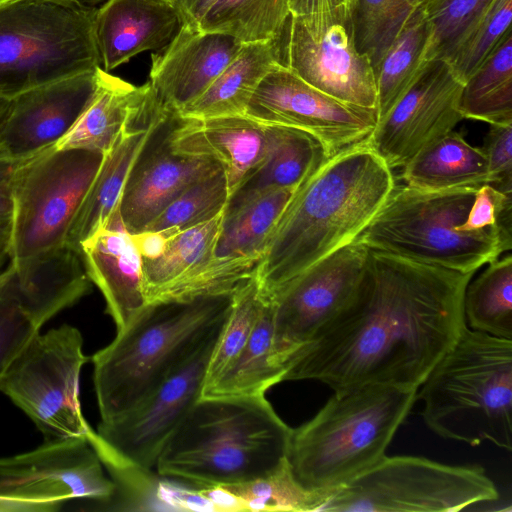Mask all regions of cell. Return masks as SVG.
Listing matches in <instances>:
<instances>
[{"mask_svg": "<svg viewBox=\"0 0 512 512\" xmlns=\"http://www.w3.org/2000/svg\"><path fill=\"white\" fill-rule=\"evenodd\" d=\"M167 1H171V0H167Z\"/></svg>", "mask_w": 512, "mask_h": 512, "instance_id": "db71d44e", "label": "cell"}, {"mask_svg": "<svg viewBox=\"0 0 512 512\" xmlns=\"http://www.w3.org/2000/svg\"><path fill=\"white\" fill-rule=\"evenodd\" d=\"M96 9L62 0L0 2V96L100 67Z\"/></svg>", "mask_w": 512, "mask_h": 512, "instance_id": "ba28073f", "label": "cell"}, {"mask_svg": "<svg viewBox=\"0 0 512 512\" xmlns=\"http://www.w3.org/2000/svg\"><path fill=\"white\" fill-rule=\"evenodd\" d=\"M473 275L370 250L355 295L289 358L284 381L418 389L467 325Z\"/></svg>", "mask_w": 512, "mask_h": 512, "instance_id": "6da1fadb", "label": "cell"}, {"mask_svg": "<svg viewBox=\"0 0 512 512\" xmlns=\"http://www.w3.org/2000/svg\"><path fill=\"white\" fill-rule=\"evenodd\" d=\"M462 87L446 60L430 59L409 89L377 122L367 143L392 170L403 168L464 119L459 111Z\"/></svg>", "mask_w": 512, "mask_h": 512, "instance_id": "e0dca14e", "label": "cell"}, {"mask_svg": "<svg viewBox=\"0 0 512 512\" xmlns=\"http://www.w3.org/2000/svg\"><path fill=\"white\" fill-rule=\"evenodd\" d=\"M512 0H494L446 60L464 83L511 29Z\"/></svg>", "mask_w": 512, "mask_h": 512, "instance_id": "b9f144b4", "label": "cell"}, {"mask_svg": "<svg viewBox=\"0 0 512 512\" xmlns=\"http://www.w3.org/2000/svg\"><path fill=\"white\" fill-rule=\"evenodd\" d=\"M430 43L429 23L417 7L374 68L378 121L418 78L430 60Z\"/></svg>", "mask_w": 512, "mask_h": 512, "instance_id": "4dcf8cb0", "label": "cell"}, {"mask_svg": "<svg viewBox=\"0 0 512 512\" xmlns=\"http://www.w3.org/2000/svg\"><path fill=\"white\" fill-rule=\"evenodd\" d=\"M464 315L470 329L512 339V256L492 261L466 287Z\"/></svg>", "mask_w": 512, "mask_h": 512, "instance_id": "8d00e7d4", "label": "cell"}, {"mask_svg": "<svg viewBox=\"0 0 512 512\" xmlns=\"http://www.w3.org/2000/svg\"><path fill=\"white\" fill-rule=\"evenodd\" d=\"M8 228H0V245L8 242Z\"/></svg>", "mask_w": 512, "mask_h": 512, "instance_id": "f5cc1de1", "label": "cell"}, {"mask_svg": "<svg viewBox=\"0 0 512 512\" xmlns=\"http://www.w3.org/2000/svg\"><path fill=\"white\" fill-rule=\"evenodd\" d=\"M217 512L320 511L329 492L304 489L293 477L286 461L273 472L254 480L210 488Z\"/></svg>", "mask_w": 512, "mask_h": 512, "instance_id": "f546056e", "label": "cell"}, {"mask_svg": "<svg viewBox=\"0 0 512 512\" xmlns=\"http://www.w3.org/2000/svg\"><path fill=\"white\" fill-rule=\"evenodd\" d=\"M395 188L367 139L325 160L277 222L255 277L269 299L307 268L352 243Z\"/></svg>", "mask_w": 512, "mask_h": 512, "instance_id": "7a4b0ae2", "label": "cell"}, {"mask_svg": "<svg viewBox=\"0 0 512 512\" xmlns=\"http://www.w3.org/2000/svg\"><path fill=\"white\" fill-rule=\"evenodd\" d=\"M217 339L132 409L113 420L100 421L90 433L88 441L109 474L153 471L163 447L201 396Z\"/></svg>", "mask_w": 512, "mask_h": 512, "instance_id": "4fadbf2b", "label": "cell"}, {"mask_svg": "<svg viewBox=\"0 0 512 512\" xmlns=\"http://www.w3.org/2000/svg\"><path fill=\"white\" fill-rule=\"evenodd\" d=\"M224 213L174 234L160 256L142 259L143 291L147 304L163 288L213 256Z\"/></svg>", "mask_w": 512, "mask_h": 512, "instance_id": "e575fe53", "label": "cell"}, {"mask_svg": "<svg viewBox=\"0 0 512 512\" xmlns=\"http://www.w3.org/2000/svg\"><path fill=\"white\" fill-rule=\"evenodd\" d=\"M218 0H171L183 23L196 26Z\"/></svg>", "mask_w": 512, "mask_h": 512, "instance_id": "681fc988", "label": "cell"}, {"mask_svg": "<svg viewBox=\"0 0 512 512\" xmlns=\"http://www.w3.org/2000/svg\"><path fill=\"white\" fill-rule=\"evenodd\" d=\"M245 116L314 136L330 157L365 141L378 122L376 109L339 101L305 82L284 63L275 65L252 95Z\"/></svg>", "mask_w": 512, "mask_h": 512, "instance_id": "2e32d148", "label": "cell"}, {"mask_svg": "<svg viewBox=\"0 0 512 512\" xmlns=\"http://www.w3.org/2000/svg\"><path fill=\"white\" fill-rule=\"evenodd\" d=\"M328 158L323 145L311 134L267 126L264 157L231 194L225 213L267 192L299 188Z\"/></svg>", "mask_w": 512, "mask_h": 512, "instance_id": "484cf974", "label": "cell"}, {"mask_svg": "<svg viewBox=\"0 0 512 512\" xmlns=\"http://www.w3.org/2000/svg\"><path fill=\"white\" fill-rule=\"evenodd\" d=\"M88 277L101 291L116 329L130 323L147 305L142 258L125 229L119 208L80 247Z\"/></svg>", "mask_w": 512, "mask_h": 512, "instance_id": "7402d4cb", "label": "cell"}, {"mask_svg": "<svg viewBox=\"0 0 512 512\" xmlns=\"http://www.w3.org/2000/svg\"><path fill=\"white\" fill-rule=\"evenodd\" d=\"M459 111L464 119L512 125V30L463 83Z\"/></svg>", "mask_w": 512, "mask_h": 512, "instance_id": "836d02e7", "label": "cell"}, {"mask_svg": "<svg viewBox=\"0 0 512 512\" xmlns=\"http://www.w3.org/2000/svg\"><path fill=\"white\" fill-rule=\"evenodd\" d=\"M266 300L255 275L233 293L232 308L209 359L202 391L212 385L242 351Z\"/></svg>", "mask_w": 512, "mask_h": 512, "instance_id": "ab89813d", "label": "cell"}, {"mask_svg": "<svg viewBox=\"0 0 512 512\" xmlns=\"http://www.w3.org/2000/svg\"><path fill=\"white\" fill-rule=\"evenodd\" d=\"M104 154L50 146L21 161L13 186L8 256L13 265L66 245Z\"/></svg>", "mask_w": 512, "mask_h": 512, "instance_id": "9c48e42d", "label": "cell"}, {"mask_svg": "<svg viewBox=\"0 0 512 512\" xmlns=\"http://www.w3.org/2000/svg\"><path fill=\"white\" fill-rule=\"evenodd\" d=\"M417 7L416 0H353L355 44L373 69Z\"/></svg>", "mask_w": 512, "mask_h": 512, "instance_id": "74e56055", "label": "cell"}, {"mask_svg": "<svg viewBox=\"0 0 512 512\" xmlns=\"http://www.w3.org/2000/svg\"><path fill=\"white\" fill-rule=\"evenodd\" d=\"M242 46L230 35L183 24L174 39L151 57L148 83L157 104L177 114L208 89Z\"/></svg>", "mask_w": 512, "mask_h": 512, "instance_id": "ffe728a7", "label": "cell"}, {"mask_svg": "<svg viewBox=\"0 0 512 512\" xmlns=\"http://www.w3.org/2000/svg\"><path fill=\"white\" fill-rule=\"evenodd\" d=\"M87 361L74 326L39 332L2 376L0 392L33 421L45 442L88 438L93 429L79 400L80 372Z\"/></svg>", "mask_w": 512, "mask_h": 512, "instance_id": "8fae6325", "label": "cell"}, {"mask_svg": "<svg viewBox=\"0 0 512 512\" xmlns=\"http://www.w3.org/2000/svg\"><path fill=\"white\" fill-rule=\"evenodd\" d=\"M96 87L97 68L13 96L0 124V150L23 160L55 145L74 125Z\"/></svg>", "mask_w": 512, "mask_h": 512, "instance_id": "d6986e66", "label": "cell"}, {"mask_svg": "<svg viewBox=\"0 0 512 512\" xmlns=\"http://www.w3.org/2000/svg\"><path fill=\"white\" fill-rule=\"evenodd\" d=\"M280 39L243 44L208 89L177 115L195 119L244 116L259 83L275 65L283 63Z\"/></svg>", "mask_w": 512, "mask_h": 512, "instance_id": "83f0119b", "label": "cell"}, {"mask_svg": "<svg viewBox=\"0 0 512 512\" xmlns=\"http://www.w3.org/2000/svg\"><path fill=\"white\" fill-rule=\"evenodd\" d=\"M162 111L148 83L147 95L137 117L103 156L70 227L66 240L68 246L80 252L81 244L104 226L119 208L131 169Z\"/></svg>", "mask_w": 512, "mask_h": 512, "instance_id": "603a6c76", "label": "cell"}, {"mask_svg": "<svg viewBox=\"0 0 512 512\" xmlns=\"http://www.w3.org/2000/svg\"><path fill=\"white\" fill-rule=\"evenodd\" d=\"M353 0H288L290 16H306L351 7Z\"/></svg>", "mask_w": 512, "mask_h": 512, "instance_id": "c3c4849f", "label": "cell"}, {"mask_svg": "<svg viewBox=\"0 0 512 512\" xmlns=\"http://www.w3.org/2000/svg\"><path fill=\"white\" fill-rule=\"evenodd\" d=\"M104 469L86 437L44 442L0 458V512H55L75 499L106 510L116 484Z\"/></svg>", "mask_w": 512, "mask_h": 512, "instance_id": "7c38bea8", "label": "cell"}, {"mask_svg": "<svg viewBox=\"0 0 512 512\" xmlns=\"http://www.w3.org/2000/svg\"><path fill=\"white\" fill-rule=\"evenodd\" d=\"M81 253L67 244L20 265L8 262L4 289L42 327L91 289Z\"/></svg>", "mask_w": 512, "mask_h": 512, "instance_id": "d4e9b609", "label": "cell"}, {"mask_svg": "<svg viewBox=\"0 0 512 512\" xmlns=\"http://www.w3.org/2000/svg\"><path fill=\"white\" fill-rule=\"evenodd\" d=\"M9 262L8 242L0 245V271Z\"/></svg>", "mask_w": 512, "mask_h": 512, "instance_id": "f907efd6", "label": "cell"}, {"mask_svg": "<svg viewBox=\"0 0 512 512\" xmlns=\"http://www.w3.org/2000/svg\"><path fill=\"white\" fill-rule=\"evenodd\" d=\"M370 250L358 241L316 262L270 300L274 363L286 372L289 358L351 301L366 272Z\"/></svg>", "mask_w": 512, "mask_h": 512, "instance_id": "5bb4252c", "label": "cell"}, {"mask_svg": "<svg viewBox=\"0 0 512 512\" xmlns=\"http://www.w3.org/2000/svg\"><path fill=\"white\" fill-rule=\"evenodd\" d=\"M497 227L508 250L512 247V193H504L491 184L479 186L467 218L458 229L479 231Z\"/></svg>", "mask_w": 512, "mask_h": 512, "instance_id": "ee69618b", "label": "cell"}, {"mask_svg": "<svg viewBox=\"0 0 512 512\" xmlns=\"http://www.w3.org/2000/svg\"><path fill=\"white\" fill-rule=\"evenodd\" d=\"M418 389L370 384L334 391L292 429L287 463L306 490L329 492L378 463L417 400Z\"/></svg>", "mask_w": 512, "mask_h": 512, "instance_id": "5b68a950", "label": "cell"}, {"mask_svg": "<svg viewBox=\"0 0 512 512\" xmlns=\"http://www.w3.org/2000/svg\"><path fill=\"white\" fill-rule=\"evenodd\" d=\"M5 276L3 268L0 271V380L16 356L41 329L3 288Z\"/></svg>", "mask_w": 512, "mask_h": 512, "instance_id": "7bdbcfd3", "label": "cell"}, {"mask_svg": "<svg viewBox=\"0 0 512 512\" xmlns=\"http://www.w3.org/2000/svg\"><path fill=\"white\" fill-rule=\"evenodd\" d=\"M169 141L176 153L209 158L219 163L231 196L263 159L267 126L245 115L206 119L177 115Z\"/></svg>", "mask_w": 512, "mask_h": 512, "instance_id": "cb8c5ba5", "label": "cell"}, {"mask_svg": "<svg viewBox=\"0 0 512 512\" xmlns=\"http://www.w3.org/2000/svg\"><path fill=\"white\" fill-rule=\"evenodd\" d=\"M494 0H416L431 30L429 56L447 60Z\"/></svg>", "mask_w": 512, "mask_h": 512, "instance_id": "60d3db41", "label": "cell"}, {"mask_svg": "<svg viewBox=\"0 0 512 512\" xmlns=\"http://www.w3.org/2000/svg\"><path fill=\"white\" fill-rule=\"evenodd\" d=\"M183 24L171 1H105L94 16L100 67L109 72L141 52L161 50L174 39Z\"/></svg>", "mask_w": 512, "mask_h": 512, "instance_id": "44dd1931", "label": "cell"}, {"mask_svg": "<svg viewBox=\"0 0 512 512\" xmlns=\"http://www.w3.org/2000/svg\"><path fill=\"white\" fill-rule=\"evenodd\" d=\"M176 117L162 111L125 184L119 213L131 235L141 232L192 184L222 169L212 159L172 150L169 135Z\"/></svg>", "mask_w": 512, "mask_h": 512, "instance_id": "ac0fdd59", "label": "cell"}, {"mask_svg": "<svg viewBox=\"0 0 512 512\" xmlns=\"http://www.w3.org/2000/svg\"><path fill=\"white\" fill-rule=\"evenodd\" d=\"M273 313V304L267 299L242 351L200 397L265 395L284 381L285 371L272 357Z\"/></svg>", "mask_w": 512, "mask_h": 512, "instance_id": "1f68e13d", "label": "cell"}, {"mask_svg": "<svg viewBox=\"0 0 512 512\" xmlns=\"http://www.w3.org/2000/svg\"><path fill=\"white\" fill-rule=\"evenodd\" d=\"M289 18L288 0H218L195 27L248 44L280 38Z\"/></svg>", "mask_w": 512, "mask_h": 512, "instance_id": "d590c367", "label": "cell"}, {"mask_svg": "<svg viewBox=\"0 0 512 512\" xmlns=\"http://www.w3.org/2000/svg\"><path fill=\"white\" fill-rule=\"evenodd\" d=\"M494 482L477 465L453 466L415 456L386 455L331 491L320 511H460L495 501Z\"/></svg>", "mask_w": 512, "mask_h": 512, "instance_id": "30bf717a", "label": "cell"}, {"mask_svg": "<svg viewBox=\"0 0 512 512\" xmlns=\"http://www.w3.org/2000/svg\"><path fill=\"white\" fill-rule=\"evenodd\" d=\"M229 197L226 176L219 169L184 190L142 231L177 234L224 212Z\"/></svg>", "mask_w": 512, "mask_h": 512, "instance_id": "f35d334b", "label": "cell"}, {"mask_svg": "<svg viewBox=\"0 0 512 512\" xmlns=\"http://www.w3.org/2000/svg\"><path fill=\"white\" fill-rule=\"evenodd\" d=\"M492 186L512 193V125H490L484 145Z\"/></svg>", "mask_w": 512, "mask_h": 512, "instance_id": "f6af8a7d", "label": "cell"}, {"mask_svg": "<svg viewBox=\"0 0 512 512\" xmlns=\"http://www.w3.org/2000/svg\"><path fill=\"white\" fill-rule=\"evenodd\" d=\"M476 187L429 191L396 187L355 241L369 250L461 273H475L503 253L497 227L460 231Z\"/></svg>", "mask_w": 512, "mask_h": 512, "instance_id": "52a82bcc", "label": "cell"}, {"mask_svg": "<svg viewBox=\"0 0 512 512\" xmlns=\"http://www.w3.org/2000/svg\"><path fill=\"white\" fill-rule=\"evenodd\" d=\"M297 190H273L224 213L213 257L261 262L270 236Z\"/></svg>", "mask_w": 512, "mask_h": 512, "instance_id": "d6a6232c", "label": "cell"}, {"mask_svg": "<svg viewBox=\"0 0 512 512\" xmlns=\"http://www.w3.org/2000/svg\"><path fill=\"white\" fill-rule=\"evenodd\" d=\"M407 186L429 191L476 187L489 184L486 156L453 131L436 139L404 167Z\"/></svg>", "mask_w": 512, "mask_h": 512, "instance_id": "f1b7e54d", "label": "cell"}, {"mask_svg": "<svg viewBox=\"0 0 512 512\" xmlns=\"http://www.w3.org/2000/svg\"><path fill=\"white\" fill-rule=\"evenodd\" d=\"M148 83L132 85L97 68L95 93L71 129L54 145L105 154L140 112Z\"/></svg>", "mask_w": 512, "mask_h": 512, "instance_id": "4316f807", "label": "cell"}, {"mask_svg": "<svg viewBox=\"0 0 512 512\" xmlns=\"http://www.w3.org/2000/svg\"><path fill=\"white\" fill-rule=\"evenodd\" d=\"M437 435L512 449V339L466 325L417 390Z\"/></svg>", "mask_w": 512, "mask_h": 512, "instance_id": "8992f818", "label": "cell"}, {"mask_svg": "<svg viewBox=\"0 0 512 512\" xmlns=\"http://www.w3.org/2000/svg\"><path fill=\"white\" fill-rule=\"evenodd\" d=\"M173 235L167 231H141L131 238L142 259H154L163 253Z\"/></svg>", "mask_w": 512, "mask_h": 512, "instance_id": "7dc6e473", "label": "cell"}, {"mask_svg": "<svg viewBox=\"0 0 512 512\" xmlns=\"http://www.w3.org/2000/svg\"><path fill=\"white\" fill-rule=\"evenodd\" d=\"M10 103V98L0 96V124L7 112Z\"/></svg>", "mask_w": 512, "mask_h": 512, "instance_id": "816d5d0a", "label": "cell"}, {"mask_svg": "<svg viewBox=\"0 0 512 512\" xmlns=\"http://www.w3.org/2000/svg\"><path fill=\"white\" fill-rule=\"evenodd\" d=\"M233 294L147 304L92 357L101 421L126 413L219 337Z\"/></svg>", "mask_w": 512, "mask_h": 512, "instance_id": "277c9868", "label": "cell"}, {"mask_svg": "<svg viewBox=\"0 0 512 512\" xmlns=\"http://www.w3.org/2000/svg\"><path fill=\"white\" fill-rule=\"evenodd\" d=\"M351 8L290 16L285 65L339 101L377 110L374 69L356 47Z\"/></svg>", "mask_w": 512, "mask_h": 512, "instance_id": "9a60e30c", "label": "cell"}, {"mask_svg": "<svg viewBox=\"0 0 512 512\" xmlns=\"http://www.w3.org/2000/svg\"><path fill=\"white\" fill-rule=\"evenodd\" d=\"M21 161L0 150V228H9L10 225L13 211V186Z\"/></svg>", "mask_w": 512, "mask_h": 512, "instance_id": "bcb514c9", "label": "cell"}, {"mask_svg": "<svg viewBox=\"0 0 512 512\" xmlns=\"http://www.w3.org/2000/svg\"><path fill=\"white\" fill-rule=\"evenodd\" d=\"M291 431L265 395L200 397L163 447L156 473L198 488L254 480L286 461Z\"/></svg>", "mask_w": 512, "mask_h": 512, "instance_id": "3957f363", "label": "cell"}]
</instances>
